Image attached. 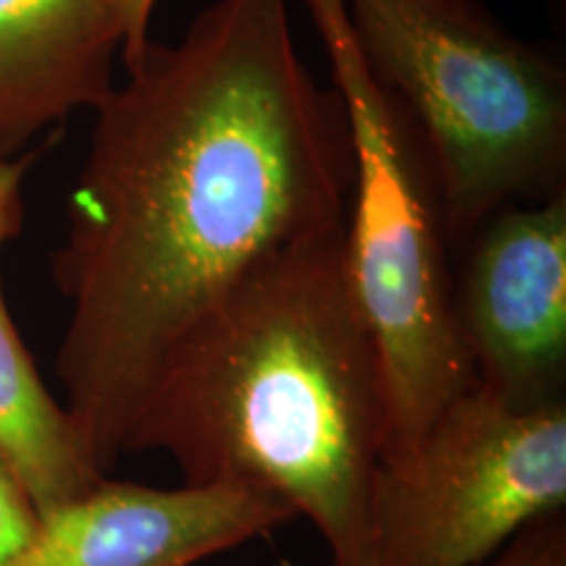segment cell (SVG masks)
Segmentation results:
<instances>
[{
	"label": "cell",
	"instance_id": "4",
	"mask_svg": "<svg viewBox=\"0 0 566 566\" xmlns=\"http://www.w3.org/2000/svg\"><path fill=\"white\" fill-rule=\"evenodd\" d=\"M352 134L344 258L378 359L386 407L384 459L405 457L475 370L459 334L449 239L420 139L375 84L342 0H307Z\"/></svg>",
	"mask_w": 566,
	"mask_h": 566
},
{
	"label": "cell",
	"instance_id": "8",
	"mask_svg": "<svg viewBox=\"0 0 566 566\" xmlns=\"http://www.w3.org/2000/svg\"><path fill=\"white\" fill-rule=\"evenodd\" d=\"M124 24L113 0H0V158L113 90Z\"/></svg>",
	"mask_w": 566,
	"mask_h": 566
},
{
	"label": "cell",
	"instance_id": "1",
	"mask_svg": "<svg viewBox=\"0 0 566 566\" xmlns=\"http://www.w3.org/2000/svg\"><path fill=\"white\" fill-rule=\"evenodd\" d=\"M124 69L51 258L61 405L103 475L176 346L263 260L344 226L352 195L349 118L289 0H212Z\"/></svg>",
	"mask_w": 566,
	"mask_h": 566
},
{
	"label": "cell",
	"instance_id": "7",
	"mask_svg": "<svg viewBox=\"0 0 566 566\" xmlns=\"http://www.w3.org/2000/svg\"><path fill=\"white\" fill-rule=\"evenodd\" d=\"M294 520L283 501L252 488L103 478L40 514L30 543L0 566H192Z\"/></svg>",
	"mask_w": 566,
	"mask_h": 566
},
{
	"label": "cell",
	"instance_id": "3",
	"mask_svg": "<svg viewBox=\"0 0 566 566\" xmlns=\"http://www.w3.org/2000/svg\"><path fill=\"white\" fill-rule=\"evenodd\" d=\"M359 59L428 160L449 244L566 192V76L480 0H342Z\"/></svg>",
	"mask_w": 566,
	"mask_h": 566
},
{
	"label": "cell",
	"instance_id": "6",
	"mask_svg": "<svg viewBox=\"0 0 566 566\" xmlns=\"http://www.w3.org/2000/svg\"><path fill=\"white\" fill-rule=\"evenodd\" d=\"M464 247L454 307L478 388L514 409L564 401L566 192L493 212Z\"/></svg>",
	"mask_w": 566,
	"mask_h": 566
},
{
	"label": "cell",
	"instance_id": "13",
	"mask_svg": "<svg viewBox=\"0 0 566 566\" xmlns=\"http://www.w3.org/2000/svg\"><path fill=\"white\" fill-rule=\"evenodd\" d=\"M279 566H300V564H292V562H281Z\"/></svg>",
	"mask_w": 566,
	"mask_h": 566
},
{
	"label": "cell",
	"instance_id": "12",
	"mask_svg": "<svg viewBox=\"0 0 566 566\" xmlns=\"http://www.w3.org/2000/svg\"><path fill=\"white\" fill-rule=\"evenodd\" d=\"M124 24L122 63H132L150 42V19L158 0H113Z\"/></svg>",
	"mask_w": 566,
	"mask_h": 566
},
{
	"label": "cell",
	"instance_id": "10",
	"mask_svg": "<svg viewBox=\"0 0 566 566\" xmlns=\"http://www.w3.org/2000/svg\"><path fill=\"white\" fill-rule=\"evenodd\" d=\"M480 566H566L564 512L530 522Z\"/></svg>",
	"mask_w": 566,
	"mask_h": 566
},
{
	"label": "cell",
	"instance_id": "11",
	"mask_svg": "<svg viewBox=\"0 0 566 566\" xmlns=\"http://www.w3.org/2000/svg\"><path fill=\"white\" fill-rule=\"evenodd\" d=\"M40 522L34 501L17 472L0 459V564L17 556L30 543Z\"/></svg>",
	"mask_w": 566,
	"mask_h": 566
},
{
	"label": "cell",
	"instance_id": "2",
	"mask_svg": "<svg viewBox=\"0 0 566 566\" xmlns=\"http://www.w3.org/2000/svg\"><path fill=\"white\" fill-rule=\"evenodd\" d=\"M384 449V388L344 226L254 268L176 346L124 443V454L171 457L189 485L275 495L307 516L328 566H367Z\"/></svg>",
	"mask_w": 566,
	"mask_h": 566
},
{
	"label": "cell",
	"instance_id": "5",
	"mask_svg": "<svg viewBox=\"0 0 566 566\" xmlns=\"http://www.w3.org/2000/svg\"><path fill=\"white\" fill-rule=\"evenodd\" d=\"M564 504L566 401L514 409L475 386L380 462L367 566H480Z\"/></svg>",
	"mask_w": 566,
	"mask_h": 566
},
{
	"label": "cell",
	"instance_id": "9",
	"mask_svg": "<svg viewBox=\"0 0 566 566\" xmlns=\"http://www.w3.org/2000/svg\"><path fill=\"white\" fill-rule=\"evenodd\" d=\"M34 155L0 158V250L21 229V181ZM0 459L17 472L40 514L80 499L103 475L84 449L61 399L42 384L38 365L0 286Z\"/></svg>",
	"mask_w": 566,
	"mask_h": 566
}]
</instances>
